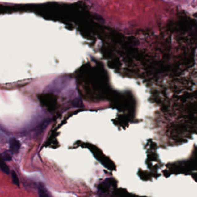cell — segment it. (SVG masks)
Wrapping results in <instances>:
<instances>
[{
    "instance_id": "obj_1",
    "label": "cell",
    "mask_w": 197,
    "mask_h": 197,
    "mask_svg": "<svg viewBox=\"0 0 197 197\" xmlns=\"http://www.w3.org/2000/svg\"><path fill=\"white\" fill-rule=\"evenodd\" d=\"M9 148L10 150L14 153H18L20 148V142L15 138H12L9 140Z\"/></svg>"
},
{
    "instance_id": "obj_2",
    "label": "cell",
    "mask_w": 197,
    "mask_h": 197,
    "mask_svg": "<svg viewBox=\"0 0 197 197\" xmlns=\"http://www.w3.org/2000/svg\"><path fill=\"white\" fill-rule=\"evenodd\" d=\"M38 193L40 197H49V194L43 184L40 183L38 185Z\"/></svg>"
},
{
    "instance_id": "obj_3",
    "label": "cell",
    "mask_w": 197,
    "mask_h": 197,
    "mask_svg": "<svg viewBox=\"0 0 197 197\" xmlns=\"http://www.w3.org/2000/svg\"><path fill=\"white\" fill-rule=\"evenodd\" d=\"M0 168L4 173L6 174H9V169L8 166L6 164L5 161L0 156Z\"/></svg>"
},
{
    "instance_id": "obj_4",
    "label": "cell",
    "mask_w": 197,
    "mask_h": 197,
    "mask_svg": "<svg viewBox=\"0 0 197 197\" xmlns=\"http://www.w3.org/2000/svg\"><path fill=\"white\" fill-rule=\"evenodd\" d=\"M0 156H1V157L2 158V159L4 161H9L12 160V156L10 154V153L8 152H5Z\"/></svg>"
},
{
    "instance_id": "obj_5",
    "label": "cell",
    "mask_w": 197,
    "mask_h": 197,
    "mask_svg": "<svg viewBox=\"0 0 197 197\" xmlns=\"http://www.w3.org/2000/svg\"><path fill=\"white\" fill-rule=\"evenodd\" d=\"M12 180H13L14 183L15 184H16V186H19V179H18V176H17L16 173L14 170L12 171Z\"/></svg>"
}]
</instances>
